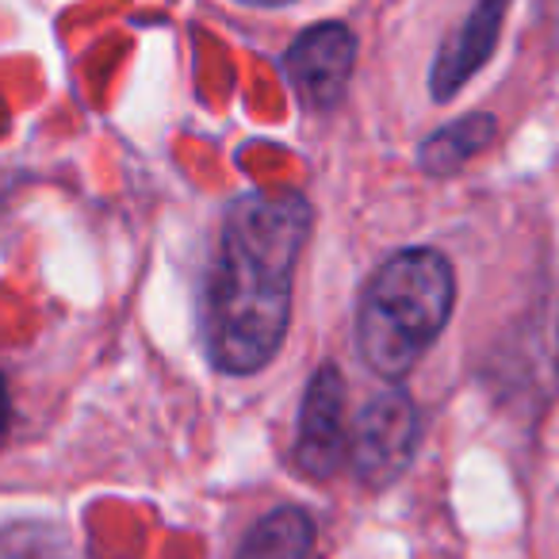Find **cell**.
<instances>
[{
    "label": "cell",
    "instance_id": "1",
    "mask_svg": "<svg viewBox=\"0 0 559 559\" xmlns=\"http://www.w3.org/2000/svg\"><path fill=\"white\" fill-rule=\"evenodd\" d=\"M311 238V203L299 192H249L226 211L207 284V353L230 376H253L284 345L296 264Z\"/></svg>",
    "mask_w": 559,
    "mask_h": 559
},
{
    "label": "cell",
    "instance_id": "2",
    "mask_svg": "<svg viewBox=\"0 0 559 559\" xmlns=\"http://www.w3.org/2000/svg\"><path fill=\"white\" fill-rule=\"evenodd\" d=\"M456 304V276L437 249H403L368 280L357 311V349L383 380H403L441 337Z\"/></svg>",
    "mask_w": 559,
    "mask_h": 559
},
{
    "label": "cell",
    "instance_id": "3",
    "mask_svg": "<svg viewBox=\"0 0 559 559\" xmlns=\"http://www.w3.org/2000/svg\"><path fill=\"white\" fill-rule=\"evenodd\" d=\"M421 437L418 406L406 391H383L368 399L349 429V464L360 483L388 487L411 467Z\"/></svg>",
    "mask_w": 559,
    "mask_h": 559
},
{
    "label": "cell",
    "instance_id": "4",
    "mask_svg": "<svg viewBox=\"0 0 559 559\" xmlns=\"http://www.w3.org/2000/svg\"><path fill=\"white\" fill-rule=\"evenodd\" d=\"M357 66V35L345 24H314L284 55L292 93L307 111H330L342 104Z\"/></svg>",
    "mask_w": 559,
    "mask_h": 559
},
{
    "label": "cell",
    "instance_id": "5",
    "mask_svg": "<svg viewBox=\"0 0 559 559\" xmlns=\"http://www.w3.org/2000/svg\"><path fill=\"white\" fill-rule=\"evenodd\" d=\"M349 460V426H345V376L334 365H322L307 383L299 406L296 464L311 479H330Z\"/></svg>",
    "mask_w": 559,
    "mask_h": 559
},
{
    "label": "cell",
    "instance_id": "6",
    "mask_svg": "<svg viewBox=\"0 0 559 559\" xmlns=\"http://www.w3.org/2000/svg\"><path fill=\"white\" fill-rule=\"evenodd\" d=\"M510 12V0H479L467 20L456 27V32L444 39V47L437 50L433 62V78H429V88H433V100L444 104L490 62L498 39H502V20Z\"/></svg>",
    "mask_w": 559,
    "mask_h": 559
},
{
    "label": "cell",
    "instance_id": "7",
    "mask_svg": "<svg viewBox=\"0 0 559 559\" xmlns=\"http://www.w3.org/2000/svg\"><path fill=\"white\" fill-rule=\"evenodd\" d=\"M495 134H498L495 116L475 111V116H464V119H456V123L429 134V139L421 142L418 162L429 177H452V173L464 169L472 157H479L483 150L495 142Z\"/></svg>",
    "mask_w": 559,
    "mask_h": 559
},
{
    "label": "cell",
    "instance_id": "8",
    "mask_svg": "<svg viewBox=\"0 0 559 559\" xmlns=\"http://www.w3.org/2000/svg\"><path fill=\"white\" fill-rule=\"evenodd\" d=\"M314 548V521L299 506H280L264 513L241 540L234 559H311Z\"/></svg>",
    "mask_w": 559,
    "mask_h": 559
},
{
    "label": "cell",
    "instance_id": "9",
    "mask_svg": "<svg viewBox=\"0 0 559 559\" xmlns=\"http://www.w3.org/2000/svg\"><path fill=\"white\" fill-rule=\"evenodd\" d=\"M0 559H78L62 528L39 525V521H20V525L0 528Z\"/></svg>",
    "mask_w": 559,
    "mask_h": 559
},
{
    "label": "cell",
    "instance_id": "10",
    "mask_svg": "<svg viewBox=\"0 0 559 559\" xmlns=\"http://www.w3.org/2000/svg\"><path fill=\"white\" fill-rule=\"evenodd\" d=\"M9 418H12V399H9V383H4V376H0V437H4V429H9Z\"/></svg>",
    "mask_w": 559,
    "mask_h": 559
},
{
    "label": "cell",
    "instance_id": "11",
    "mask_svg": "<svg viewBox=\"0 0 559 559\" xmlns=\"http://www.w3.org/2000/svg\"><path fill=\"white\" fill-rule=\"evenodd\" d=\"M241 4H257V9H272V4H292V0H241Z\"/></svg>",
    "mask_w": 559,
    "mask_h": 559
}]
</instances>
